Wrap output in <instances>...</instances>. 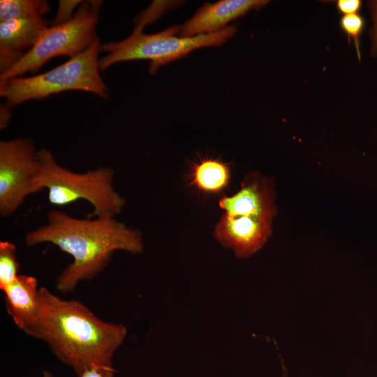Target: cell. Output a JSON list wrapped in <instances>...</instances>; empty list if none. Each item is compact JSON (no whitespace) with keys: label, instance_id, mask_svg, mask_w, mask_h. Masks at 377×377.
Masks as SVG:
<instances>
[{"label":"cell","instance_id":"obj_1","mask_svg":"<svg viewBox=\"0 0 377 377\" xmlns=\"http://www.w3.org/2000/svg\"><path fill=\"white\" fill-rule=\"evenodd\" d=\"M38 300V316L24 332L45 341L77 377L93 368L113 377L112 357L126 337V327L105 322L82 302L64 300L45 287L39 288Z\"/></svg>","mask_w":377,"mask_h":377},{"label":"cell","instance_id":"obj_2","mask_svg":"<svg viewBox=\"0 0 377 377\" xmlns=\"http://www.w3.org/2000/svg\"><path fill=\"white\" fill-rule=\"evenodd\" d=\"M24 241L29 246L49 242L73 257L57 279L56 288L62 293L73 291L81 281L95 277L114 251L136 254L143 251L140 232L114 217L79 219L58 210L50 211L47 223L28 232Z\"/></svg>","mask_w":377,"mask_h":377},{"label":"cell","instance_id":"obj_3","mask_svg":"<svg viewBox=\"0 0 377 377\" xmlns=\"http://www.w3.org/2000/svg\"><path fill=\"white\" fill-rule=\"evenodd\" d=\"M39 171L36 192L46 188L52 205L64 206L84 200L93 206L88 218L114 217L119 214L125 200L112 186L114 172L100 167L84 173L73 172L59 165L46 149L37 151Z\"/></svg>","mask_w":377,"mask_h":377},{"label":"cell","instance_id":"obj_4","mask_svg":"<svg viewBox=\"0 0 377 377\" xmlns=\"http://www.w3.org/2000/svg\"><path fill=\"white\" fill-rule=\"evenodd\" d=\"M100 40L79 54L45 73L30 77H17L0 82L4 107H12L31 100H40L66 91L79 90L108 97V88L100 74Z\"/></svg>","mask_w":377,"mask_h":377},{"label":"cell","instance_id":"obj_5","mask_svg":"<svg viewBox=\"0 0 377 377\" xmlns=\"http://www.w3.org/2000/svg\"><path fill=\"white\" fill-rule=\"evenodd\" d=\"M142 29L135 26L124 40L101 44L100 51L105 52L99 59L101 71L119 62L145 59L150 61L149 71L154 74L161 66L195 49L221 45L235 34L237 27L230 25L214 33L191 37L180 36V26L176 25L152 34H145Z\"/></svg>","mask_w":377,"mask_h":377},{"label":"cell","instance_id":"obj_6","mask_svg":"<svg viewBox=\"0 0 377 377\" xmlns=\"http://www.w3.org/2000/svg\"><path fill=\"white\" fill-rule=\"evenodd\" d=\"M102 1H83L68 21L48 27L34 47L10 68L0 74V82L34 73L58 56L73 57L98 38L96 29Z\"/></svg>","mask_w":377,"mask_h":377},{"label":"cell","instance_id":"obj_7","mask_svg":"<svg viewBox=\"0 0 377 377\" xmlns=\"http://www.w3.org/2000/svg\"><path fill=\"white\" fill-rule=\"evenodd\" d=\"M39 165L30 138L0 142V214L8 216L36 192Z\"/></svg>","mask_w":377,"mask_h":377},{"label":"cell","instance_id":"obj_8","mask_svg":"<svg viewBox=\"0 0 377 377\" xmlns=\"http://www.w3.org/2000/svg\"><path fill=\"white\" fill-rule=\"evenodd\" d=\"M272 219L253 216L223 215L215 228L217 240L232 249L239 258L249 257L260 249L272 234Z\"/></svg>","mask_w":377,"mask_h":377},{"label":"cell","instance_id":"obj_9","mask_svg":"<svg viewBox=\"0 0 377 377\" xmlns=\"http://www.w3.org/2000/svg\"><path fill=\"white\" fill-rule=\"evenodd\" d=\"M269 3L267 0H221L203 4L196 13L180 26L179 35L191 37L218 31L233 20L258 10Z\"/></svg>","mask_w":377,"mask_h":377},{"label":"cell","instance_id":"obj_10","mask_svg":"<svg viewBox=\"0 0 377 377\" xmlns=\"http://www.w3.org/2000/svg\"><path fill=\"white\" fill-rule=\"evenodd\" d=\"M44 17L0 22V74L18 62L36 44L49 27Z\"/></svg>","mask_w":377,"mask_h":377},{"label":"cell","instance_id":"obj_11","mask_svg":"<svg viewBox=\"0 0 377 377\" xmlns=\"http://www.w3.org/2000/svg\"><path fill=\"white\" fill-rule=\"evenodd\" d=\"M219 205L230 216H253L272 219L277 212L272 184L256 173L246 177L240 190L232 196L223 198Z\"/></svg>","mask_w":377,"mask_h":377},{"label":"cell","instance_id":"obj_12","mask_svg":"<svg viewBox=\"0 0 377 377\" xmlns=\"http://www.w3.org/2000/svg\"><path fill=\"white\" fill-rule=\"evenodd\" d=\"M2 291L6 309L14 323L24 330L36 319L39 312L38 280L29 275H18Z\"/></svg>","mask_w":377,"mask_h":377},{"label":"cell","instance_id":"obj_13","mask_svg":"<svg viewBox=\"0 0 377 377\" xmlns=\"http://www.w3.org/2000/svg\"><path fill=\"white\" fill-rule=\"evenodd\" d=\"M230 177L228 167L217 160H204L193 172V182L205 192H217L226 187Z\"/></svg>","mask_w":377,"mask_h":377},{"label":"cell","instance_id":"obj_14","mask_svg":"<svg viewBox=\"0 0 377 377\" xmlns=\"http://www.w3.org/2000/svg\"><path fill=\"white\" fill-rule=\"evenodd\" d=\"M50 10V4L45 0H1L0 22L44 17Z\"/></svg>","mask_w":377,"mask_h":377},{"label":"cell","instance_id":"obj_15","mask_svg":"<svg viewBox=\"0 0 377 377\" xmlns=\"http://www.w3.org/2000/svg\"><path fill=\"white\" fill-rule=\"evenodd\" d=\"M20 264L17 260L16 247L8 241L0 242V289L13 282L17 276Z\"/></svg>","mask_w":377,"mask_h":377},{"label":"cell","instance_id":"obj_16","mask_svg":"<svg viewBox=\"0 0 377 377\" xmlns=\"http://www.w3.org/2000/svg\"><path fill=\"white\" fill-rule=\"evenodd\" d=\"M341 30L347 35L348 43L350 38L355 43L358 59L360 60L359 38L364 27V20L358 13L343 15L339 21Z\"/></svg>","mask_w":377,"mask_h":377},{"label":"cell","instance_id":"obj_17","mask_svg":"<svg viewBox=\"0 0 377 377\" xmlns=\"http://www.w3.org/2000/svg\"><path fill=\"white\" fill-rule=\"evenodd\" d=\"M83 1L80 0H59L58 8L51 25H57L64 23L71 20L75 13L74 10L78 8Z\"/></svg>","mask_w":377,"mask_h":377},{"label":"cell","instance_id":"obj_18","mask_svg":"<svg viewBox=\"0 0 377 377\" xmlns=\"http://www.w3.org/2000/svg\"><path fill=\"white\" fill-rule=\"evenodd\" d=\"M371 15L372 26L369 29L371 39L370 54L372 57L377 56V0L367 1Z\"/></svg>","mask_w":377,"mask_h":377},{"label":"cell","instance_id":"obj_19","mask_svg":"<svg viewBox=\"0 0 377 377\" xmlns=\"http://www.w3.org/2000/svg\"><path fill=\"white\" fill-rule=\"evenodd\" d=\"M361 6L360 0H338L336 2L337 10L343 15L357 13Z\"/></svg>","mask_w":377,"mask_h":377},{"label":"cell","instance_id":"obj_20","mask_svg":"<svg viewBox=\"0 0 377 377\" xmlns=\"http://www.w3.org/2000/svg\"><path fill=\"white\" fill-rule=\"evenodd\" d=\"M42 377H55L51 372L49 371L45 370L42 373ZM81 377H104V376L101 373V371L96 369L93 368L85 371Z\"/></svg>","mask_w":377,"mask_h":377}]
</instances>
